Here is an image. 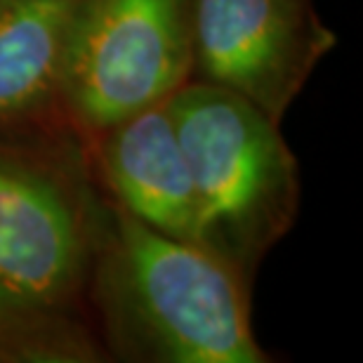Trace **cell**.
Returning a JSON list of instances; mask_svg holds the SVG:
<instances>
[{
    "mask_svg": "<svg viewBox=\"0 0 363 363\" xmlns=\"http://www.w3.org/2000/svg\"><path fill=\"white\" fill-rule=\"evenodd\" d=\"M335 45V31L311 0H196L191 76L281 125Z\"/></svg>",
    "mask_w": 363,
    "mask_h": 363,
    "instance_id": "5",
    "label": "cell"
},
{
    "mask_svg": "<svg viewBox=\"0 0 363 363\" xmlns=\"http://www.w3.org/2000/svg\"><path fill=\"white\" fill-rule=\"evenodd\" d=\"M97 137V165L116 206L161 234L194 241L191 175L168 99Z\"/></svg>",
    "mask_w": 363,
    "mask_h": 363,
    "instance_id": "6",
    "label": "cell"
},
{
    "mask_svg": "<svg viewBox=\"0 0 363 363\" xmlns=\"http://www.w3.org/2000/svg\"><path fill=\"white\" fill-rule=\"evenodd\" d=\"M97 213L69 165L0 142V359L88 361L78 318Z\"/></svg>",
    "mask_w": 363,
    "mask_h": 363,
    "instance_id": "2",
    "label": "cell"
},
{
    "mask_svg": "<svg viewBox=\"0 0 363 363\" xmlns=\"http://www.w3.org/2000/svg\"><path fill=\"white\" fill-rule=\"evenodd\" d=\"M94 297L121 359L264 363L250 328L248 286L201 248L135 220L116 203L97 213Z\"/></svg>",
    "mask_w": 363,
    "mask_h": 363,
    "instance_id": "1",
    "label": "cell"
},
{
    "mask_svg": "<svg viewBox=\"0 0 363 363\" xmlns=\"http://www.w3.org/2000/svg\"><path fill=\"white\" fill-rule=\"evenodd\" d=\"M194 189V243L252 283L300 213V168L279 123L238 94L186 81L168 97Z\"/></svg>",
    "mask_w": 363,
    "mask_h": 363,
    "instance_id": "3",
    "label": "cell"
},
{
    "mask_svg": "<svg viewBox=\"0 0 363 363\" xmlns=\"http://www.w3.org/2000/svg\"><path fill=\"white\" fill-rule=\"evenodd\" d=\"M196 0H78L57 104L92 135L179 90L194 67Z\"/></svg>",
    "mask_w": 363,
    "mask_h": 363,
    "instance_id": "4",
    "label": "cell"
},
{
    "mask_svg": "<svg viewBox=\"0 0 363 363\" xmlns=\"http://www.w3.org/2000/svg\"><path fill=\"white\" fill-rule=\"evenodd\" d=\"M78 0H0V128L60 99Z\"/></svg>",
    "mask_w": 363,
    "mask_h": 363,
    "instance_id": "7",
    "label": "cell"
}]
</instances>
